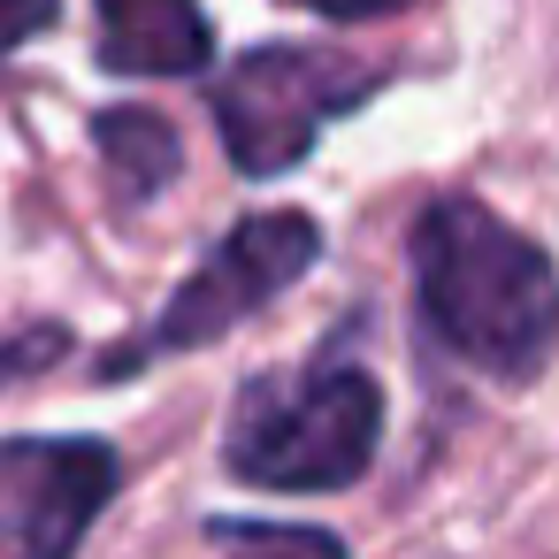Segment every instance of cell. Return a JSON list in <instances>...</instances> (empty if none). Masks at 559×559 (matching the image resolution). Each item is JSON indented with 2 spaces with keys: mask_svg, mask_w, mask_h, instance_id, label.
<instances>
[{
  "mask_svg": "<svg viewBox=\"0 0 559 559\" xmlns=\"http://www.w3.org/2000/svg\"><path fill=\"white\" fill-rule=\"evenodd\" d=\"M230 559H345V544L330 528H276V521H215Z\"/></svg>",
  "mask_w": 559,
  "mask_h": 559,
  "instance_id": "cell-8",
  "label": "cell"
},
{
  "mask_svg": "<svg viewBox=\"0 0 559 559\" xmlns=\"http://www.w3.org/2000/svg\"><path fill=\"white\" fill-rule=\"evenodd\" d=\"M123 460L100 437H0V559H78Z\"/></svg>",
  "mask_w": 559,
  "mask_h": 559,
  "instance_id": "cell-5",
  "label": "cell"
},
{
  "mask_svg": "<svg viewBox=\"0 0 559 559\" xmlns=\"http://www.w3.org/2000/svg\"><path fill=\"white\" fill-rule=\"evenodd\" d=\"M376 78L322 47H253L215 78V131L238 177H284L299 154H314L322 123L360 108Z\"/></svg>",
  "mask_w": 559,
  "mask_h": 559,
  "instance_id": "cell-3",
  "label": "cell"
},
{
  "mask_svg": "<svg viewBox=\"0 0 559 559\" xmlns=\"http://www.w3.org/2000/svg\"><path fill=\"white\" fill-rule=\"evenodd\" d=\"M414 292L437 345L483 376H536L559 345V269L483 200H429L414 223Z\"/></svg>",
  "mask_w": 559,
  "mask_h": 559,
  "instance_id": "cell-1",
  "label": "cell"
},
{
  "mask_svg": "<svg viewBox=\"0 0 559 559\" xmlns=\"http://www.w3.org/2000/svg\"><path fill=\"white\" fill-rule=\"evenodd\" d=\"M322 261V223L314 215H292V207H269V215H246V223H230L215 246H207V261L177 284V299L162 307V322H154V337L123 360V368H139L146 353H185V345H215L223 330H238L246 314H261L284 284H299L307 269Z\"/></svg>",
  "mask_w": 559,
  "mask_h": 559,
  "instance_id": "cell-4",
  "label": "cell"
},
{
  "mask_svg": "<svg viewBox=\"0 0 559 559\" xmlns=\"http://www.w3.org/2000/svg\"><path fill=\"white\" fill-rule=\"evenodd\" d=\"M47 24H55V0H0V55L24 47V39L47 32Z\"/></svg>",
  "mask_w": 559,
  "mask_h": 559,
  "instance_id": "cell-10",
  "label": "cell"
},
{
  "mask_svg": "<svg viewBox=\"0 0 559 559\" xmlns=\"http://www.w3.org/2000/svg\"><path fill=\"white\" fill-rule=\"evenodd\" d=\"M383 444V383L360 360L261 376L238 391L223 460L261 490H345Z\"/></svg>",
  "mask_w": 559,
  "mask_h": 559,
  "instance_id": "cell-2",
  "label": "cell"
},
{
  "mask_svg": "<svg viewBox=\"0 0 559 559\" xmlns=\"http://www.w3.org/2000/svg\"><path fill=\"white\" fill-rule=\"evenodd\" d=\"M314 16H330V24H360V16H391V9H406V0H307Z\"/></svg>",
  "mask_w": 559,
  "mask_h": 559,
  "instance_id": "cell-11",
  "label": "cell"
},
{
  "mask_svg": "<svg viewBox=\"0 0 559 559\" xmlns=\"http://www.w3.org/2000/svg\"><path fill=\"white\" fill-rule=\"evenodd\" d=\"M93 146H100L108 185H116L123 207H146V200L177 177V162H185V139H177L169 116H154V108H100V116H93Z\"/></svg>",
  "mask_w": 559,
  "mask_h": 559,
  "instance_id": "cell-7",
  "label": "cell"
},
{
  "mask_svg": "<svg viewBox=\"0 0 559 559\" xmlns=\"http://www.w3.org/2000/svg\"><path fill=\"white\" fill-rule=\"evenodd\" d=\"M100 16V62L123 78H192L215 55L200 0H93Z\"/></svg>",
  "mask_w": 559,
  "mask_h": 559,
  "instance_id": "cell-6",
  "label": "cell"
},
{
  "mask_svg": "<svg viewBox=\"0 0 559 559\" xmlns=\"http://www.w3.org/2000/svg\"><path fill=\"white\" fill-rule=\"evenodd\" d=\"M62 353H70V330H62V322H39V330L0 337V391L24 383V376H39V368H55Z\"/></svg>",
  "mask_w": 559,
  "mask_h": 559,
  "instance_id": "cell-9",
  "label": "cell"
}]
</instances>
